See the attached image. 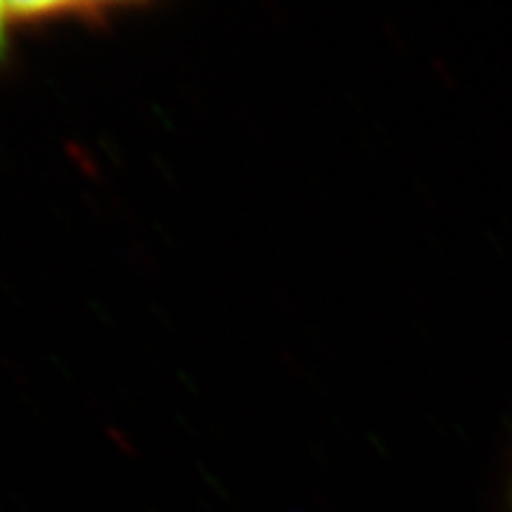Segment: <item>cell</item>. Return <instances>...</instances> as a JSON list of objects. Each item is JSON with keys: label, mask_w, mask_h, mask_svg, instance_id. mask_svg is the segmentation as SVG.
<instances>
[{"label": "cell", "mask_w": 512, "mask_h": 512, "mask_svg": "<svg viewBox=\"0 0 512 512\" xmlns=\"http://www.w3.org/2000/svg\"><path fill=\"white\" fill-rule=\"evenodd\" d=\"M12 22L8 3H0V57L5 55V43H8V24Z\"/></svg>", "instance_id": "cell-1"}]
</instances>
